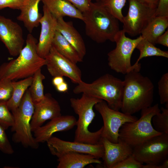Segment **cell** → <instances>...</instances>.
<instances>
[{
  "instance_id": "cell-1",
  "label": "cell",
  "mask_w": 168,
  "mask_h": 168,
  "mask_svg": "<svg viewBox=\"0 0 168 168\" xmlns=\"http://www.w3.org/2000/svg\"><path fill=\"white\" fill-rule=\"evenodd\" d=\"M125 75L121 111L133 115L151 106L154 86L151 80L135 70Z\"/></svg>"
},
{
  "instance_id": "cell-2",
  "label": "cell",
  "mask_w": 168,
  "mask_h": 168,
  "mask_svg": "<svg viewBox=\"0 0 168 168\" xmlns=\"http://www.w3.org/2000/svg\"><path fill=\"white\" fill-rule=\"evenodd\" d=\"M38 41L31 34H29L26 44L17 57L0 66V79L12 81L33 76L39 69L45 65L46 60L38 54L36 46Z\"/></svg>"
},
{
  "instance_id": "cell-3",
  "label": "cell",
  "mask_w": 168,
  "mask_h": 168,
  "mask_svg": "<svg viewBox=\"0 0 168 168\" xmlns=\"http://www.w3.org/2000/svg\"><path fill=\"white\" fill-rule=\"evenodd\" d=\"M82 14L89 37L98 43L108 40L114 42L120 30L119 21L99 2H91L89 9Z\"/></svg>"
},
{
  "instance_id": "cell-4",
  "label": "cell",
  "mask_w": 168,
  "mask_h": 168,
  "mask_svg": "<svg viewBox=\"0 0 168 168\" xmlns=\"http://www.w3.org/2000/svg\"><path fill=\"white\" fill-rule=\"evenodd\" d=\"M124 87V81L107 73L91 83L82 81L75 87L73 91L76 94L84 93L103 100L110 108L119 110Z\"/></svg>"
},
{
  "instance_id": "cell-5",
  "label": "cell",
  "mask_w": 168,
  "mask_h": 168,
  "mask_svg": "<svg viewBox=\"0 0 168 168\" xmlns=\"http://www.w3.org/2000/svg\"><path fill=\"white\" fill-rule=\"evenodd\" d=\"M102 100L84 93L80 98L70 99L71 106L78 115L74 141L92 145L100 142L103 126L94 132L90 131L89 127L95 116L93 107Z\"/></svg>"
},
{
  "instance_id": "cell-6",
  "label": "cell",
  "mask_w": 168,
  "mask_h": 168,
  "mask_svg": "<svg viewBox=\"0 0 168 168\" xmlns=\"http://www.w3.org/2000/svg\"><path fill=\"white\" fill-rule=\"evenodd\" d=\"M161 111L158 104L142 110L139 119L126 123L121 126L119 139L133 148L162 134L155 129L152 122L153 117Z\"/></svg>"
},
{
  "instance_id": "cell-7",
  "label": "cell",
  "mask_w": 168,
  "mask_h": 168,
  "mask_svg": "<svg viewBox=\"0 0 168 168\" xmlns=\"http://www.w3.org/2000/svg\"><path fill=\"white\" fill-rule=\"evenodd\" d=\"M34 110V105L28 89L18 107L12 111L14 123L11 130L14 132L12 140L14 142L21 143L25 147L37 149L39 143L32 134L30 124Z\"/></svg>"
},
{
  "instance_id": "cell-8",
  "label": "cell",
  "mask_w": 168,
  "mask_h": 168,
  "mask_svg": "<svg viewBox=\"0 0 168 168\" xmlns=\"http://www.w3.org/2000/svg\"><path fill=\"white\" fill-rule=\"evenodd\" d=\"M140 35L135 39L127 37L122 29L115 36V48L107 54L108 64L111 69L125 75L132 71L131 59L133 53L142 39Z\"/></svg>"
},
{
  "instance_id": "cell-9",
  "label": "cell",
  "mask_w": 168,
  "mask_h": 168,
  "mask_svg": "<svg viewBox=\"0 0 168 168\" xmlns=\"http://www.w3.org/2000/svg\"><path fill=\"white\" fill-rule=\"evenodd\" d=\"M132 155L142 164L158 166L168 158V134L155 136L133 148Z\"/></svg>"
},
{
  "instance_id": "cell-10",
  "label": "cell",
  "mask_w": 168,
  "mask_h": 168,
  "mask_svg": "<svg viewBox=\"0 0 168 168\" xmlns=\"http://www.w3.org/2000/svg\"><path fill=\"white\" fill-rule=\"evenodd\" d=\"M94 107L101 115L103 120L101 138L112 142H118L119 129L124 124L134 121L138 119L133 115L110 108L103 100L96 104Z\"/></svg>"
},
{
  "instance_id": "cell-11",
  "label": "cell",
  "mask_w": 168,
  "mask_h": 168,
  "mask_svg": "<svg viewBox=\"0 0 168 168\" xmlns=\"http://www.w3.org/2000/svg\"><path fill=\"white\" fill-rule=\"evenodd\" d=\"M128 12L124 16L123 30L131 36L141 33L155 16L156 8L142 3L138 0H128Z\"/></svg>"
},
{
  "instance_id": "cell-12",
  "label": "cell",
  "mask_w": 168,
  "mask_h": 168,
  "mask_svg": "<svg viewBox=\"0 0 168 168\" xmlns=\"http://www.w3.org/2000/svg\"><path fill=\"white\" fill-rule=\"evenodd\" d=\"M44 59L48 71L53 77H66L77 84L82 81L81 71L77 64L59 53L53 45Z\"/></svg>"
},
{
  "instance_id": "cell-13",
  "label": "cell",
  "mask_w": 168,
  "mask_h": 168,
  "mask_svg": "<svg viewBox=\"0 0 168 168\" xmlns=\"http://www.w3.org/2000/svg\"><path fill=\"white\" fill-rule=\"evenodd\" d=\"M46 142L51 153L57 157L70 152L89 154L97 159L102 158L104 155V147L101 142L92 145L74 141H66L53 136Z\"/></svg>"
},
{
  "instance_id": "cell-14",
  "label": "cell",
  "mask_w": 168,
  "mask_h": 168,
  "mask_svg": "<svg viewBox=\"0 0 168 168\" xmlns=\"http://www.w3.org/2000/svg\"><path fill=\"white\" fill-rule=\"evenodd\" d=\"M0 40L10 55L17 56L23 48L25 40L21 26L12 19L0 15Z\"/></svg>"
},
{
  "instance_id": "cell-15",
  "label": "cell",
  "mask_w": 168,
  "mask_h": 168,
  "mask_svg": "<svg viewBox=\"0 0 168 168\" xmlns=\"http://www.w3.org/2000/svg\"><path fill=\"white\" fill-rule=\"evenodd\" d=\"M43 14L40 21L41 30L36 49L38 55L45 58L49 52L57 30V19L54 16L44 5Z\"/></svg>"
},
{
  "instance_id": "cell-16",
  "label": "cell",
  "mask_w": 168,
  "mask_h": 168,
  "mask_svg": "<svg viewBox=\"0 0 168 168\" xmlns=\"http://www.w3.org/2000/svg\"><path fill=\"white\" fill-rule=\"evenodd\" d=\"M34 105V110L31 121L32 132L43 125L47 120L61 116V109L58 102L48 93L44 98Z\"/></svg>"
},
{
  "instance_id": "cell-17",
  "label": "cell",
  "mask_w": 168,
  "mask_h": 168,
  "mask_svg": "<svg viewBox=\"0 0 168 168\" xmlns=\"http://www.w3.org/2000/svg\"><path fill=\"white\" fill-rule=\"evenodd\" d=\"M77 120L74 116L62 115L51 120L44 125L37 128L33 132L37 142H46L56 132L68 131L76 126Z\"/></svg>"
},
{
  "instance_id": "cell-18",
  "label": "cell",
  "mask_w": 168,
  "mask_h": 168,
  "mask_svg": "<svg viewBox=\"0 0 168 168\" xmlns=\"http://www.w3.org/2000/svg\"><path fill=\"white\" fill-rule=\"evenodd\" d=\"M100 142L104 147L102 158L105 168H113L116 164L132 155L133 148L119 139L118 142L114 143L101 138Z\"/></svg>"
},
{
  "instance_id": "cell-19",
  "label": "cell",
  "mask_w": 168,
  "mask_h": 168,
  "mask_svg": "<svg viewBox=\"0 0 168 168\" xmlns=\"http://www.w3.org/2000/svg\"><path fill=\"white\" fill-rule=\"evenodd\" d=\"M57 30L72 45L83 59L86 53L84 41L71 21H66L63 17L57 18Z\"/></svg>"
},
{
  "instance_id": "cell-20",
  "label": "cell",
  "mask_w": 168,
  "mask_h": 168,
  "mask_svg": "<svg viewBox=\"0 0 168 168\" xmlns=\"http://www.w3.org/2000/svg\"><path fill=\"white\" fill-rule=\"evenodd\" d=\"M41 0H24V4L20 10L18 20L22 21L28 31L31 33L40 25L42 15L39 12V5Z\"/></svg>"
},
{
  "instance_id": "cell-21",
  "label": "cell",
  "mask_w": 168,
  "mask_h": 168,
  "mask_svg": "<svg viewBox=\"0 0 168 168\" xmlns=\"http://www.w3.org/2000/svg\"><path fill=\"white\" fill-rule=\"evenodd\" d=\"M49 12L57 19L68 16L83 21L82 13L67 0H41Z\"/></svg>"
},
{
  "instance_id": "cell-22",
  "label": "cell",
  "mask_w": 168,
  "mask_h": 168,
  "mask_svg": "<svg viewBox=\"0 0 168 168\" xmlns=\"http://www.w3.org/2000/svg\"><path fill=\"white\" fill-rule=\"evenodd\" d=\"M58 158L57 168H83L91 164L102 162L92 155L75 152L66 153Z\"/></svg>"
},
{
  "instance_id": "cell-23",
  "label": "cell",
  "mask_w": 168,
  "mask_h": 168,
  "mask_svg": "<svg viewBox=\"0 0 168 168\" xmlns=\"http://www.w3.org/2000/svg\"><path fill=\"white\" fill-rule=\"evenodd\" d=\"M168 27V16H154L142 31V38L154 45L158 37L163 34Z\"/></svg>"
},
{
  "instance_id": "cell-24",
  "label": "cell",
  "mask_w": 168,
  "mask_h": 168,
  "mask_svg": "<svg viewBox=\"0 0 168 168\" xmlns=\"http://www.w3.org/2000/svg\"><path fill=\"white\" fill-rule=\"evenodd\" d=\"M136 49H138L140 53L139 56L136 62L132 65V70L139 72L141 64L139 63L142 58L151 56L162 57L168 58V52L161 50L155 46L146 39L142 38L137 45Z\"/></svg>"
},
{
  "instance_id": "cell-25",
  "label": "cell",
  "mask_w": 168,
  "mask_h": 168,
  "mask_svg": "<svg viewBox=\"0 0 168 168\" xmlns=\"http://www.w3.org/2000/svg\"><path fill=\"white\" fill-rule=\"evenodd\" d=\"M52 45L63 56L77 64L82 62V59L72 45L57 30L55 33Z\"/></svg>"
},
{
  "instance_id": "cell-26",
  "label": "cell",
  "mask_w": 168,
  "mask_h": 168,
  "mask_svg": "<svg viewBox=\"0 0 168 168\" xmlns=\"http://www.w3.org/2000/svg\"><path fill=\"white\" fill-rule=\"evenodd\" d=\"M32 79V76L18 81H12V95L7 101V105L10 111H12L18 107L25 93L30 86Z\"/></svg>"
},
{
  "instance_id": "cell-27",
  "label": "cell",
  "mask_w": 168,
  "mask_h": 168,
  "mask_svg": "<svg viewBox=\"0 0 168 168\" xmlns=\"http://www.w3.org/2000/svg\"><path fill=\"white\" fill-rule=\"evenodd\" d=\"M32 77L31 84L28 89L32 101L35 104L44 97L43 81L45 79V77L42 73L41 69H40L35 73Z\"/></svg>"
},
{
  "instance_id": "cell-28",
  "label": "cell",
  "mask_w": 168,
  "mask_h": 168,
  "mask_svg": "<svg viewBox=\"0 0 168 168\" xmlns=\"http://www.w3.org/2000/svg\"><path fill=\"white\" fill-rule=\"evenodd\" d=\"M126 2V0H99L97 2L122 23L124 17L122 10Z\"/></svg>"
},
{
  "instance_id": "cell-29",
  "label": "cell",
  "mask_w": 168,
  "mask_h": 168,
  "mask_svg": "<svg viewBox=\"0 0 168 168\" xmlns=\"http://www.w3.org/2000/svg\"><path fill=\"white\" fill-rule=\"evenodd\" d=\"M160 112L152 119L153 127L158 132L168 134V108L161 107Z\"/></svg>"
},
{
  "instance_id": "cell-30",
  "label": "cell",
  "mask_w": 168,
  "mask_h": 168,
  "mask_svg": "<svg viewBox=\"0 0 168 168\" xmlns=\"http://www.w3.org/2000/svg\"><path fill=\"white\" fill-rule=\"evenodd\" d=\"M8 108L7 101L0 100V125L6 130L14 123L13 115Z\"/></svg>"
},
{
  "instance_id": "cell-31",
  "label": "cell",
  "mask_w": 168,
  "mask_h": 168,
  "mask_svg": "<svg viewBox=\"0 0 168 168\" xmlns=\"http://www.w3.org/2000/svg\"><path fill=\"white\" fill-rule=\"evenodd\" d=\"M158 94L161 104L168 108V73L162 75L158 83Z\"/></svg>"
},
{
  "instance_id": "cell-32",
  "label": "cell",
  "mask_w": 168,
  "mask_h": 168,
  "mask_svg": "<svg viewBox=\"0 0 168 168\" xmlns=\"http://www.w3.org/2000/svg\"><path fill=\"white\" fill-rule=\"evenodd\" d=\"M5 130L0 125V151L6 154L12 155L14 153V151Z\"/></svg>"
},
{
  "instance_id": "cell-33",
  "label": "cell",
  "mask_w": 168,
  "mask_h": 168,
  "mask_svg": "<svg viewBox=\"0 0 168 168\" xmlns=\"http://www.w3.org/2000/svg\"><path fill=\"white\" fill-rule=\"evenodd\" d=\"M12 81L6 79H0V100L7 101L12 92Z\"/></svg>"
},
{
  "instance_id": "cell-34",
  "label": "cell",
  "mask_w": 168,
  "mask_h": 168,
  "mask_svg": "<svg viewBox=\"0 0 168 168\" xmlns=\"http://www.w3.org/2000/svg\"><path fill=\"white\" fill-rule=\"evenodd\" d=\"M143 165L131 155L116 164L113 168H143Z\"/></svg>"
},
{
  "instance_id": "cell-35",
  "label": "cell",
  "mask_w": 168,
  "mask_h": 168,
  "mask_svg": "<svg viewBox=\"0 0 168 168\" xmlns=\"http://www.w3.org/2000/svg\"><path fill=\"white\" fill-rule=\"evenodd\" d=\"M24 3V0H0V10L7 7L20 10Z\"/></svg>"
},
{
  "instance_id": "cell-36",
  "label": "cell",
  "mask_w": 168,
  "mask_h": 168,
  "mask_svg": "<svg viewBox=\"0 0 168 168\" xmlns=\"http://www.w3.org/2000/svg\"><path fill=\"white\" fill-rule=\"evenodd\" d=\"M78 9L82 13L87 11L89 8L91 0H67Z\"/></svg>"
},
{
  "instance_id": "cell-37",
  "label": "cell",
  "mask_w": 168,
  "mask_h": 168,
  "mask_svg": "<svg viewBox=\"0 0 168 168\" xmlns=\"http://www.w3.org/2000/svg\"><path fill=\"white\" fill-rule=\"evenodd\" d=\"M168 16V0H159L155 16Z\"/></svg>"
},
{
  "instance_id": "cell-38",
  "label": "cell",
  "mask_w": 168,
  "mask_h": 168,
  "mask_svg": "<svg viewBox=\"0 0 168 168\" xmlns=\"http://www.w3.org/2000/svg\"><path fill=\"white\" fill-rule=\"evenodd\" d=\"M156 44H159L164 46L168 47V30L165 31L157 38Z\"/></svg>"
},
{
  "instance_id": "cell-39",
  "label": "cell",
  "mask_w": 168,
  "mask_h": 168,
  "mask_svg": "<svg viewBox=\"0 0 168 168\" xmlns=\"http://www.w3.org/2000/svg\"><path fill=\"white\" fill-rule=\"evenodd\" d=\"M141 2L151 7L156 8L159 0H138Z\"/></svg>"
},
{
  "instance_id": "cell-40",
  "label": "cell",
  "mask_w": 168,
  "mask_h": 168,
  "mask_svg": "<svg viewBox=\"0 0 168 168\" xmlns=\"http://www.w3.org/2000/svg\"><path fill=\"white\" fill-rule=\"evenodd\" d=\"M57 91L60 92H67L68 88L67 83L65 81L55 87Z\"/></svg>"
},
{
  "instance_id": "cell-41",
  "label": "cell",
  "mask_w": 168,
  "mask_h": 168,
  "mask_svg": "<svg viewBox=\"0 0 168 168\" xmlns=\"http://www.w3.org/2000/svg\"><path fill=\"white\" fill-rule=\"evenodd\" d=\"M64 81L63 77L62 76H56L53 77L52 80V83L53 85L56 87Z\"/></svg>"
},
{
  "instance_id": "cell-42",
  "label": "cell",
  "mask_w": 168,
  "mask_h": 168,
  "mask_svg": "<svg viewBox=\"0 0 168 168\" xmlns=\"http://www.w3.org/2000/svg\"><path fill=\"white\" fill-rule=\"evenodd\" d=\"M159 168H168V158L165 159L159 165Z\"/></svg>"
},
{
  "instance_id": "cell-43",
  "label": "cell",
  "mask_w": 168,
  "mask_h": 168,
  "mask_svg": "<svg viewBox=\"0 0 168 168\" xmlns=\"http://www.w3.org/2000/svg\"><path fill=\"white\" fill-rule=\"evenodd\" d=\"M97 2H98L99 0H95Z\"/></svg>"
}]
</instances>
